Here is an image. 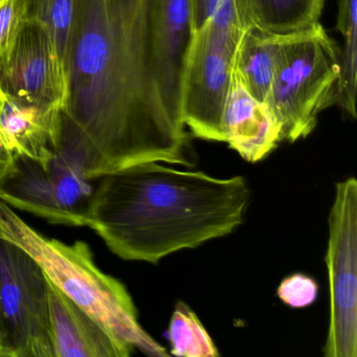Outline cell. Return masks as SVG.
I'll list each match as a JSON object with an SVG mask.
<instances>
[{"label": "cell", "mask_w": 357, "mask_h": 357, "mask_svg": "<svg viewBox=\"0 0 357 357\" xmlns=\"http://www.w3.org/2000/svg\"><path fill=\"white\" fill-rule=\"evenodd\" d=\"M154 74L171 118L183 120V86L193 40L191 0H153L151 18Z\"/></svg>", "instance_id": "10"}, {"label": "cell", "mask_w": 357, "mask_h": 357, "mask_svg": "<svg viewBox=\"0 0 357 357\" xmlns=\"http://www.w3.org/2000/svg\"><path fill=\"white\" fill-rule=\"evenodd\" d=\"M248 20L244 0H220L204 28L194 33L183 77V120L198 139L225 142L223 114Z\"/></svg>", "instance_id": "5"}, {"label": "cell", "mask_w": 357, "mask_h": 357, "mask_svg": "<svg viewBox=\"0 0 357 357\" xmlns=\"http://www.w3.org/2000/svg\"><path fill=\"white\" fill-rule=\"evenodd\" d=\"M15 154L0 142V183L7 176L13 165Z\"/></svg>", "instance_id": "22"}, {"label": "cell", "mask_w": 357, "mask_h": 357, "mask_svg": "<svg viewBox=\"0 0 357 357\" xmlns=\"http://www.w3.org/2000/svg\"><path fill=\"white\" fill-rule=\"evenodd\" d=\"M225 142L243 160L257 162L281 143L279 123L267 104L252 98L234 70L222 120Z\"/></svg>", "instance_id": "12"}, {"label": "cell", "mask_w": 357, "mask_h": 357, "mask_svg": "<svg viewBox=\"0 0 357 357\" xmlns=\"http://www.w3.org/2000/svg\"><path fill=\"white\" fill-rule=\"evenodd\" d=\"M0 357H3V355H1V351H0Z\"/></svg>", "instance_id": "23"}, {"label": "cell", "mask_w": 357, "mask_h": 357, "mask_svg": "<svg viewBox=\"0 0 357 357\" xmlns=\"http://www.w3.org/2000/svg\"><path fill=\"white\" fill-rule=\"evenodd\" d=\"M91 181L59 154L49 160L15 155L0 183V200L54 225L86 227Z\"/></svg>", "instance_id": "8"}, {"label": "cell", "mask_w": 357, "mask_h": 357, "mask_svg": "<svg viewBox=\"0 0 357 357\" xmlns=\"http://www.w3.org/2000/svg\"><path fill=\"white\" fill-rule=\"evenodd\" d=\"M24 18L40 22L51 33L63 63L76 14L77 0H24Z\"/></svg>", "instance_id": "18"}, {"label": "cell", "mask_w": 357, "mask_h": 357, "mask_svg": "<svg viewBox=\"0 0 357 357\" xmlns=\"http://www.w3.org/2000/svg\"><path fill=\"white\" fill-rule=\"evenodd\" d=\"M220 0H191L194 33L204 28L216 11Z\"/></svg>", "instance_id": "21"}, {"label": "cell", "mask_w": 357, "mask_h": 357, "mask_svg": "<svg viewBox=\"0 0 357 357\" xmlns=\"http://www.w3.org/2000/svg\"><path fill=\"white\" fill-rule=\"evenodd\" d=\"M357 0H340L337 29L342 36L340 73L336 89L335 105L356 118L357 80Z\"/></svg>", "instance_id": "16"}, {"label": "cell", "mask_w": 357, "mask_h": 357, "mask_svg": "<svg viewBox=\"0 0 357 357\" xmlns=\"http://www.w3.org/2000/svg\"><path fill=\"white\" fill-rule=\"evenodd\" d=\"M97 181L86 227L119 258L153 264L233 233L250 200L244 177L216 178L158 162L133 165Z\"/></svg>", "instance_id": "2"}, {"label": "cell", "mask_w": 357, "mask_h": 357, "mask_svg": "<svg viewBox=\"0 0 357 357\" xmlns=\"http://www.w3.org/2000/svg\"><path fill=\"white\" fill-rule=\"evenodd\" d=\"M153 0H77L55 153L84 178L158 162L185 165L188 133L154 74Z\"/></svg>", "instance_id": "1"}, {"label": "cell", "mask_w": 357, "mask_h": 357, "mask_svg": "<svg viewBox=\"0 0 357 357\" xmlns=\"http://www.w3.org/2000/svg\"><path fill=\"white\" fill-rule=\"evenodd\" d=\"M277 294L280 300L288 306L305 308L317 300L319 286L312 278L303 273H294L281 282Z\"/></svg>", "instance_id": "20"}, {"label": "cell", "mask_w": 357, "mask_h": 357, "mask_svg": "<svg viewBox=\"0 0 357 357\" xmlns=\"http://www.w3.org/2000/svg\"><path fill=\"white\" fill-rule=\"evenodd\" d=\"M324 0H245L252 24L277 35L300 32L319 24Z\"/></svg>", "instance_id": "15"}, {"label": "cell", "mask_w": 357, "mask_h": 357, "mask_svg": "<svg viewBox=\"0 0 357 357\" xmlns=\"http://www.w3.org/2000/svg\"><path fill=\"white\" fill-rule=\"evenodd\" d=\"M340 50L321 24L283 35L267 106L279 123L281 141L308 137L323 110L335 105Z\"/></svg>", "instance_id": "4"}, {"label": "cell", "mask_w": 357, "mask_h": 357, "mask_svg": "<svg viewBox=\"0 0 357 357\" xmlns=\"http://www.w3.org/2000/svg\"><path fill=\"white\" fill-rule=\"evenodd\" d=\"M330 317L326 357L357 356V181L335 185L325 257Z\"/></svg>", "instance_id": "7"}, {"label": "cell", "mask_w": 357, "mask_h": 357, "mask_svg": "<svg viewBox=\"0 0 357 357\" xmlns=\"http://www.w3.org/2000/svg\"><path fill=\"white\" fill-rule=\"evenodd\" d=\"M55 357H128L133 348L47 279Z\"/></svg>", "instance_id": "11"}, {"label": "cell", "mask_w": 357, "mask_h": 357, "mask_svg": "<svg viewBox=\"0 0 357 357\" xmlns=\"http://www.w3.org/2000/svg\"><path fill=\"white\" fill-rule=\"evenodd\" d=\"M24 20V0H0V68L7 61Z\"/></svg>", "instance_id": "19"}, {"label": "cell", "mask_w": 357, "mask_h": 357, "mask_svg": "<svg viewBox=\"0 0 357 357\" xmlns=\"http://www.w3.org/2000/svg\"><path fill=\"white\" fill-rule=\"evenodd\" d=\"M0 87L22 101L63 109L68 97L63 63L51 33L38 20L22 22L0 68Z\"/></svg>", "instance_id": "9"}, {"label": "cell", "mask_w": 357, "mask_h": 357, "mask_svg": "<svg viewBox=\"0 0 357 357\" xmlns=\"http://www.w3.org/2000/svg\"><path fill=\"white\" fill-rule=\"evenodd\" d=\"M3 357H55L47 278L30 254L0 238Z\"/></svg>", "instance_id": "6"}, {"label": "cell", "mask_w": 357, "mask_h": 357, "mask_svg": "<svg viewBox=\"0 0 357 357\" xmlns=\"http://www.w3.org/2000/svg\"><path fill=\"white\" fill-rule=\"evenodd\" d=\"M0 238L26 250L54 285L133 349L150 356H168L142 327L124 284L97 266L89 244L45 237L1 200Z\"/></svg>", "instance_id": "3"}, {"label": "cell", "mask_w": 357, "mask_h": 357, "mask_svg": "<svg viewBox=\"0 0 357 357\" xmlns=\"http://www.w3.org/2000/svg\"><path fill=\"white\" fill-rule=\"evenodd\" d=\"M166 336L175 356H219L216 344L196 313L181 301L175 305Z\"/></svg>", "instance_id": "17"}, {"label": "cell", "mask_w": 357, "mask_h": 357, "mask_svg": "<svg viewBox=\"0 0 357 357\" xmlns=\"http://www.w3.org/2000/svg\"><path fill=\"white\" fill-rule=\"evenodd\" d=\"M282 36L248 24L236 52L234 70L250 95L262 103L267 104L271 93Z\"/></svg>", "instance_id": "14"}, {"label": "cell", "mask_w": 357, "mask_h": 357, "mask_svg": "<svg viewBox=\"0 0 357 357\" xmlns=\"http://www.w3.org/2000/svg\"><path fill=\"white\" fill-rule=\"evenodd\" d=\"M61 114L22 101L0 87V142L15 155L49 160L57 147Z\"/></svg>", "instance_id": "13"}]
</instances>
